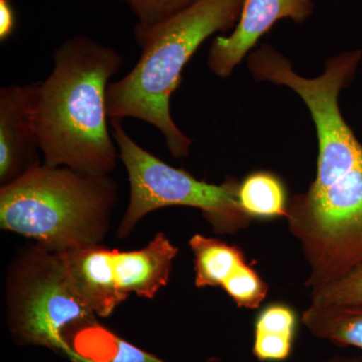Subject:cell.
<instances>
[{
  "label": "cell",
  "instance_id": "6",
  "mask_svg": "<svg viewBox=\"0 0 362 362\" xmlns=\"http://www.w3.org/2000/svg\"><path fill=\"white\" fill-rule=\"evenodd\" d=\"M109 122L130 183L129 204L117 230L119 238L128 237L146 214L173 206L201 209L218 235H235L251 225L252 218L240 206L237 178L228 176L221 185L199 180L142 148L124 129L122 120Z\"/></svg>",
  "mask_w": 362,
  "mask_h": 362
},
{
  "label": "cell",
  "instance_id": "9",
  "mask_svg": "<svg viewBox=\"0 0 362 362\" xmlns=\"http://www.w3.org/2000/svg\"><path fill=\"white\" fill-rule=\"evenodd\" d=\"M58 255L74 287L97 316H110L127 299L116 283L113 250L90 245Z\"/></svg>",
  "mask_w": 362,
  "mask_h": 362
},
{
  "label": "cell",
  "instance_id": "16",
  "mask_svg": "<svg viewBox=\"0 0 362 362\" xmlns=\"http://www.w3.org/2000/svg\"><path fill=\"white\" fill-rule=\"evenodd\" d=\"M310 304L317 306L362 304V263L337 282L310 293Z\"/></svg>",
  "mask_w": 362,
  "mask_h": 362
},
{
  "label": "cell",
  "instance_id": "18",
  "mask_svg": "<svg viewBox=\"0 0 362 362\" xmlns=\"http://www.w3.org/2000/svg\"><path fill=\"white\" fill-rule=\"evenodd\" d=\"M16 28V13L11 0H0V40L6 42Z\"/></svg>",
  "mask_w": 362,
  "mask_h": 362
},
{
  "label": "cell",
  "instance_id": "7",
  "mask_svg": "<svg viewBox=\"0 0 362 362\" xmlns=\"http://www.w3.org/2000/svg\"><path fill=\"white\" fill-rule=\"evenodd\" d=\"M40 82L0 90V185L40 165L35 105Z\"/></svg>",
  "mask_w": 362,
  "mask_h": 362
},
{
  "label": "cell",
  "instance_id": "11",
  "mask_svg": "<svg viewBox=\"0 0 362 362\" xmlns=\"http://www.w3.org/2000/svg\"><path fill=\"white\" fill-rule=\"evenodd\" d=\"M297 314L289 305L272 303L256 317L252 354L259 361H284L291 356L297 331Z\"/></svg>",
  "mask_w": 362,
  "mask_h": 362
},
{
  "label": "cell",
  "instance_id": "20",
  "mask_svg": "<svg viewBox=\"0 0 362 362\" xmlns=\"http://www.w3.org/2000/svg\"><path fill=\"white\" fill-rule=\"evenodd\" d=\"M204 362H221V361H218V359H216V358H209V359H207V361H206Z\"/></svg>",
  "mask_w": 362,
  "mask_h": 362
},
{
  "label": "cell",
  "instance_id": "14",
  "mask_svg": "<svg viewBox=\"0 0 362 362\" xmlns=\"http://www.w3.org/2000/svg\"><path fill=\"white\" fill-rule=\"evenodd\" d=\"M240 209L252 220L285 218L289 201L283 180L270 171L258 170L240 181Z\"/></svg>",
  "mask_w": 362,
  "mask_h": 362
},
{
  "label": "cell",
  "instance_id": "10",
  "mask_svg": "<svg viewBox=\"0 0 362 362\" xmlns=\"http://www.w3.org/2000/svg\"><path fill=\"white\" fill-rule=\"evenodd\" d=\"M178 247L165 233H156L146 247L137 251L113 249V267L119 290L126 298L131 294L153 299L168 285Z\"/></svg>",
  "mask_w": 362,
  "mask_h": 362
},
{
  "label": "cell",
  "instance_id": "15",
  "mask_svg": "<svg viewBox=\"0 0 362 362\" xmlns=\"http://www.w3.org/2000/svg\"><path fill=\"white\" fill-rule=\"evenodd\" d=\"M221 288L239 308L249 310L259 308L269 293L266 281L249 263L240 267Z\"/></svg>",
  "mask_w": 362,
  "mask_h": 362
},
{
  "label": "cell",
  "instance_id": "19",
  "mask_svg": "<svg viewBox=\"0 0 362 362\" xmlns=\"http://www.w3.org/2000/svg\"><path fill=\"white\" fill-rule=\"evenodd\" d=\"M321 362H362V356H337L330 357V358Z\"/></svg>",
  "mask_w": 362,
  "mask_h": 362
},
{
  "label": "cell",
  "instance_id": "3",
  "mask_svg": "<svg viewBox=\"0 0 362 362\" xmlns=\"http://www.w3.org/2000/svg\"><path fill=\"white\" fill-rule=\"evenodd\" d=\"M242 4L243 0H194L153 28L134 32L141 57L125 77L109 84V120L131 117L151 124L160 131L171 156H187L192 141L173 121L170 98L202 42L237 25Z\"/></svg>",
  "mask_w": 362,
  "mask_h": 362
},
{
  "label": "cell",
  "instance_id": "4",
  "mask_svg": "<svg viewBox=\"0 0 362 362\" xmlns=\"http://www.w3.org/2000/svg\"><path fill=\"white\" fill-rule=\"evenodd\" d=\"M117 202L118 185L109 175L40 164L0 187V228L61 254L101 244Z\"/></svg>",
  "mask_w": 362,
  "mask_h": 362
},
{
  "label": "cell",
  "instance_id": "2",
  "mask_svg": "<svg viewBox=\"0 0 362 362\" xmlns=\"http://www.w3.org/2000/svg\"><path fill=\"white\" fill-rule=\"evenodd\" d=\"M52 59L54 68L40 82L35 105L44 164L85 175H110L119 154L109 130L106 95L123 56L89 37L76 35L59 45Z\"/></svg>",
  "mask_w": 362,
  "mask_h": 362
},
{
  "label": "cell",
  "instance_id": "1",
  "mask_svg": "<svg viewBox=\"0 0 362 362\" xmlns=\"http://www.w3.org/2000/svg\"><path fill=\"white\" fill-rule=\"evenodd\" d=\"M361 49L331 57L319 77L305 78L270 45L252 52L247 66L257 81L286 86L303 100L318 141L315 178L289 197L288 228L308 269L312 292L337 282L362 263V144L343 118L339 95L354 80Z\"/></svg>",
  "mask_w": 362,
  "mask_h": 362
},
{
  "label": "cell",
  "instance_id": "13",
  "mask_svg": "<svg viewBox=\"0 0 362 362\" xmlns=\"http://www.w3.org/2000/svg\"><path fill=\"white\" fill-rule=\"evenodd\" d=\"M194 252V284L199 289L221 287L240 267L247 264L240 247L197 233L189 240Z\"/></svg>",
  "mask_w": 362,
  "mask_h": 362
},
{
  "label": "cell",
  "instance_id": "12",
  "mask_svg": "<svg viewBox=\"0 0 362 362\" xmlns=\"http://www.w3.org/2000/svg\"><path fill=\"white\" fill-rule=\"evenodd\" d=\"M301 321L319 339L362 350V304H310L302 313Z\"/></svg>",
  "mask_w": 362,
  "mask_h": 362
},
{
  "label": "cell",
  "instance_id": "8",
  "mask_svg": "<svg viewBox=\"0 0 362 362\" xmlns=\"http://www.w3.org/2000/svg\"><path fill=\"white\" fill-rule=\"evenodd\" d=\"M312 0H243L239 21L230 35L214 39L207 58L209 69L228 78L259 40L279 21L303 23L313 13Z\"/></svg>",
  "mask_w": 362,
  "mask_h": 362
},
{
  "label": "cell",
  "instance_id": "5",
  "mask_svg": "<svg viewBox=\"0 0 362 362\" xmlns=\"http://www.w3.org/2000/svg\"><path fill=\"white\" fill-rule=\"evenodd\" d=\"M6 312L7 327L18 346L45 347L70 362L78 335L99 324L59 255L39 245L21 249L9 267Z\"/></svg>",
  "mask_w": 362,
  "mask_h": 362
},
{
  "label": "cell",
  "instance_id": "17",
  "mask_svg": "<svg viewBox=\"0 0 362 362\" xmlns=\"http://www.w3.org/2000/svg\"><path fill=\"white\" fill-rule=\"evenodd\" d=\"M137 18L134 32L149 30L189 6L194 0H120Z\"/></svg>",
  "mask_w": 362,
  "mask_h": 362
}]
</instances>
